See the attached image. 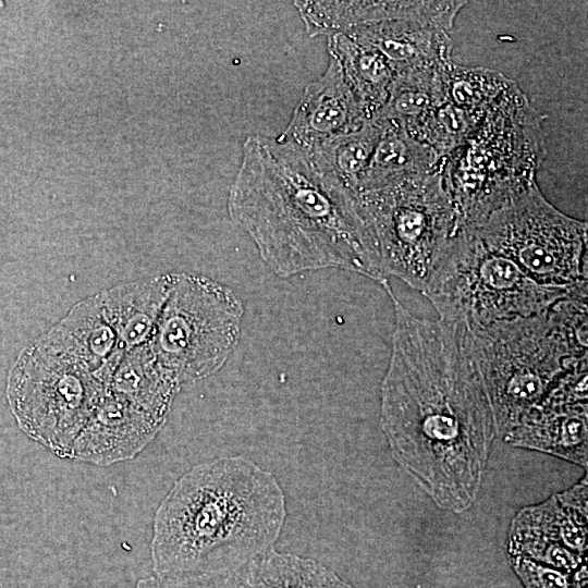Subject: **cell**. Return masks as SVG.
Segmentation results:
<instances>
[{
	"mask_svg": "<svg viewBox=\"0 0 588 588\" xmlns=\"http://www.w3.org/2000/svg\"><path fill=\"white\" fill-rule=\"evenodd\" d=\"M394 307L391 357L381 387V428L394 460L441 509L476 500L491 443L493 412L466 328Z\"/></svg>",
	"mask_w": 588,
	"mask_h": 588,
	"instance_id": "1",
	"label": "cell"
},
{
	"mask_svg": "<svg viewBox=\"0 0 588 588\" xmlns=\"http://www.w3.org/2000/svg\"><path fill=\"white\" fill-rule=\"evenodd\" d=\"M228 211L280 278L338 268L389 282L356 194L280 137L245 139Z\"/></svg>",
	"mask_w": 588,
	"mask_h": 588,
	"instance_id": "2",
	"label": "cell"
},
{
	"mask_svg": "<svg viewBox=\"0 0 588 588\" xmlns=\"http://www.w3.org/2000/svg\"><path fill=\"white\" fill-rule=\"evenodd\" d=\"M286 516L275 477L242 456L194 466L160 502L151 538L161 576L225 575L273 549Z\"/></svg>",
	"mask_w": 588,
	"mask_h": 588,
	"instance_id": "3",
	"label": "cell"
},
{
	"mask_svg": "<svg viewBox=\"0 0 588 588\" xmlns=\"http://www.w3.org/2000/svg\"><path fill=\"white\" fill-rule=\"evenodd\" d=\"M498 433H509L567 372L588 365L587 281L547 310L466 328Z\"/></svg>",
	"mask_w": 588,
	"mask_h": 588,
	"instance_id": "4",
	"label": "cell"
},
{
	"mask_svg": "<svg viewBox=\"0 0 588 588\" xmlns=\"http://www.w3.org/2000/svg\"><path fill=\"white\" fill-rule=\"evenodd\" d=\"M513 81L465 142L442 163L457 231H474L537 183L546 157L543 122Z\"/></svg>",
	"mask_w": 588,
	"mask_h": 588,
	"instance_id": "5",
	"label": "cell"
},
{
	"mask_svg": "<svg viewBox=\"0 0 588 588\" xmlns=\"http://www.w3.org/2000/svg\"><path fill=\"white\" fill-rule=\"evenodd\" d=\"M571 287L540 284L463 230L450 238L421 294L440 320L475 328L540 314Z\"/></svg>",
	"mask_w": 588,
	"mask_h": 588,
	"instance_id": "6",
	"label": "cell"
},
{
	"mask_svg": "<svg viewBox=\"0 0 588 588\" xmlns=\"http://www.w3.org/2000/svg\"><path fill=\"white\" fill-rule=\"evenodd\" d=\"M384 273L422 293L456 229L441 169L356 194Z\"/></svg>",
	"mask_w": 588,
	"mask_h": 588,
	"instance_id": "7",
	"label": "cell"
},
{
	"mask_svg": "<svg viewBox=\"0 0 588 588\" xmlns=\"http://www.w3.org/2000/svg\"><path fill=\"white\" fill-rule=\"evenodd\" d=\"M109 384L74 356L39 339L10 369L7 397L20 428L59 457L69 458Z\"/></svg>",
	"mask_w": 588,
	"mask_h": 588,
	"instance_id": "8",
	"label": "cell"
},
{
	"mask_svg": "<svg viewBox=\"0 0 588 588\" xmlns=\"http://www.w3.org/2000/svg\"><path fill=\"white\" fill-rule=\"evenodd\" d=\"M242 301L226 285L194 273H171L149 346L180 384L217 372L238 342Z\"/></svg>",
	"mask_w": 588,
	"mask_h": 588,
	"instance_id": "9",
	"label": "cell"
},
{
	"mask_svg": "<svg viewBox=\"0 0 588 588\" xmlns=\"http://www.w3.org/2000/svg\"><path fill=\"white\" fill-rule=\"evenodd\" d=\"M471 232L540 284L571 287L587 281V222L559 210L537 183Z\"/></svg>",
	"mask_w": 588,
	"mask_h": 588,
	"instance_id": "10",
	"label": "cell"
},
{
	"mask_svg": "<svg viewBox=\"0 0 588 588\" xmlns=\"http://www.w3.org/2000/svg\"><path fill=\"white\" fill-rule=\"evenodd\" d=\"M587 378L569 375L562 378L504 440L587 468Z\"/></svg>",
	"mask_w": 588,
	"mask_h": 588,
	"instance_id": "11",
	"label": "cell"
},
{
	"mask_svg": "<svg viewBox=\"0 0 588 588\" xmlns=\"http://www.w3.org/2000/svg\"><path fill=\"white\" fill-rule=\"evenodd\" d=\"M586 526L587 509L555 494L520 510L513 518L509 553L572 574L585 565Z\"/></svg>",
	"mask_w": 588,
	"mask_h": 588,
	"instance_id": "12",
	"label": "cell"
},
{
	"mask_svg": "<svg viewBox=\"0 0 588 588\" xmlns=\"http://www.w3.org/2000/svg\"><path fill=\"white\" fill-rule=\"evenodd\" d=\"M365 122L363 110L339 63L330 57L322 75L305 87L279 137L309 155L358 130Z\"/></svg>",
	"mask_w": 588,
	"mask_h": 588,
	"instance_id": "13",
	"label": "cell"
},
{
	"mask_svg": "<svg viewBox=\"0 0 588 588\" xmlns=\"http://www.w3.org/2000/svg\"><path fill=\"white\" fill-rule=\"evenodd\" d=\"M310 37L332 36L384 20H416L448 32L466 1H294Z\"/></svg>",
	"mask_w": 588,
	"mask_h": 588,
	"instance_id": "14",
	"label": "cell"
},
{
	"mask_svg": "<svg viewBox=\"0 0 588 588\" xmlns=\"http://www.w3.org/2000/svg\"><path fill=\"white\" fill-rule=\"evenodd\" d=\"M357 42L380 52L395 77L439 69L452 61L449 32L416 20H384L353 27L344 33Z\"/></svg>",
	"mask_w": 588,
	"mask_h": 588,
	"instance_id": "15",
	"label": "cell"
},
{
	"mask_svg": "<svg viewBox=\"0 0 588 588\" xmlns=\"http://www.w3.org/2000/svg\"><path fill=\"white\" fill-rule=\"evenodd\" d=\"M39 340L56 351L82 360L107 384H110L125 354L105 315L98 294L75 304Z\"/></svg>",
	"mask_w": 588,
	"mask_h": 588,
	"instance_id": "16",
	"label": "cell"
},
{
	"mask_svg": "<svg viewBox=\"0 0 588 588\" xmlns=\"http://www.w3.org/2000/svg\"><path fill=\"white\" fill-rule=\"evenodd\" d=\"M170 280L171 273H167L97 293L125 353L149 343L168 295Z\"/></svg>",
	"mask_w": 588,
	"mask_h": 588,
	"instance_id": "17",
	"label": "cell"
},
{
	"mask_svg": "<svg viewBox=\"0 0 588 588\" xmlns=\"http://www.w3.org/2000/svg\"><path fill=\"white\" fill-rule=\"evenodd\" d=\"M328 38V53L340 65L366 121L373 119L387 103L395 79L389 61L376 49L344 34Z\"/></svg>",
	"mask_w": 588,
	"mask_h": 588,
	"instance_id": "18",
	"label": "cell"
},
{
	"mask_svg": "<svg viewBox=\"0 0 588 588\" xmlns=\"http://www.w3.org/2000/svg\"><path fill=\"white\" fill-rule=\"evenodd\" d=\"M376 118L382 124V133L362 177L357 194L442 169L443 161L434 151L409 136L401 123Z\"/></svg>",
	"mask_w": 588,
	"mask_h": 588,
	"instance_id": "19",
	"label": "cell"
},
{
	"mask_svg": "<svg viewBox=\"0 0 588 588\" xmlns=\"http://www.w3.org/2000/svg\"><path fill=\"white\" fill-rule=\"evenodd\" d=\"M381 133L382 124L379 119L373 118L358 130L305 155L319 171L334 177L357 194Z\"/></svg>",
	"mask_w": 588,
	"mask_h": 588,
	"instance_id": "20",
	"label": "cell"
},
{
	"mask_svg": "<svg viewBox=\"0 0 588 588\" xmlns=\"http://www.w3.org/2000/svg\"><path fill=\"white\" fill-rule=\"evenodd\" d=\"M247 579L252 588H353L315 560L273 549L247 565Z\"/></svg>",
	"mask_w": 588,
	"mask_h": 588,
	"instance_id": "21",
	"label": "cell"
},
{
	"mask_svg": "<svg viewBox=\"0 0 588 588\" xmlns=\"http://www.w3.org/2000/svg\"><path fill=\"white\" fill-rule=\"evenodd\" d=\"M483 118L445 99L421 117L402 125L409 136L429 147L443 161L465 142Z\"/></svg>",
	"mask_w": 588,
	"mask_h": 588,
	"instance_id": "22",
	"label": "cell"
},
{
	"mask_svg": "<svg viewBox=\"0 0 588 588\" xmlns=\"http://www.w3.org/2000/svg\"><path fill=\"white\" fill-rule=\"evenodd\" d=\"M512 83L499 71L464 66L454 61L444 70L445 99L480 117L487 114Z\"/></svg>",
	"mask_w": 588,
	"mask_h": 588,
	"instance_id": "23",
	"label": "cell"
},
{
	"mask_svg": "<svg viewBox=\"0 0 588 588\" xmlns=\"http://www.w3.org/2000/svg\"><path fill=\"white\" fill-rule=\"evenodd\" d=\"M247 566L225 575L161 576L140 579L135 588H247Z\"/></svg>",
	"mask_w": 588,
	"mask_h": 588,
	"instance_id": "24",
	"label": "cell"
},
{
	"mask_svg": "<svg viewBox=\"0 0 588 588\" xmlns=\"http://www.w3.org/2000/svg\"><path fill=\"white\" fill-rule=\"evenodd\" d=\"M514 571L522 579L525 588H574L568 576L548 565L524 556L511 555Z\"/></svg>",
	"mask_w": 588,
	"mask_h": 588,
	"instance_id": "25",
	"label": "cell"
},
{
	"mask_svg": "<svg viewBox=\"0 0 588 588\" xmlns=\"http://www.w3.org/2000/svg\"><path fill=\"white\" fill-rule=\"evenodd\" d=\"M247 588H252V587L248 585Z\"/></svg>",
	"mask_w": 588,
	"mask_h": 588,
	"instance_id": "26",
	"label": "cell"
}]
</instances>
